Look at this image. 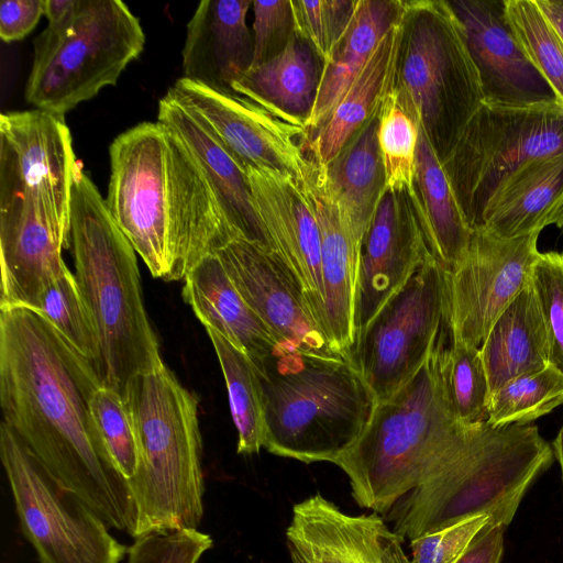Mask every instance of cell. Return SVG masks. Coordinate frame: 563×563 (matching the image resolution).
<instances>
[{"label": "cell", "mask_w": 563, "mask_h": 563, "mask_svg": "<svg viewBox=\"0 0 563 563\" xmlns=\"http://www.w3.org/2000/svg\"><path fill=\"white\" fill-rule=\"evenodd\" d=\"M101 385L93 368L36 310L0 308L2 422L47 473L108 527L137 536L129 481L118 471L92 419Z\"/></svg>", "instance_id": "obj_1"}, {"label": "cell", "mask_w": 563, "mask_h": 563, "mask_svg": "<svg viewBox=\"0 0 563 563\" xmlns=\"http://www.w3.org/2000/svg\"><path fill=\"white\" fill-rule=\"evenodd\" d=\"M443 332L418 372L376 402L358 439L333 464L349 477L355 503L387 514L442 463L468 444L484 423L463 424L445 397L440 371Z\"/></svg>", "instance_id": "obj_2"}, {"label": "cell", "mask_w": 563, "mask_h": 563, "mask_svg": "<svg viewBox=\"0 0 563 563\" xmlns=\"http://www.w3.org/2000/svg\"><path fill=\"white\" fill-rule=\"evenodd\" d=\"M70 243L75 278L101 349V385L122 396L130 380L163 361L142 298L135 251L81 169L73 187Z\"/></svg>", "instance_id": "obj_3"}, {"label": "cell", "mask_w": 563, "mask_h": 563, "mask_svg": "<svg viewBox=\"0 0 563 563\" xmlns=\"http://www.w3.org/2000/svg\"><path fill=\"white\" fill-rule=\"evenodd\" d=\"M552 445L532 423L492 427L442 463L387 512L404 539L478 515L506 527L531 487L552 465Z\"/></svg>", "instance_id": "obj_4"}, {"label": "cell", "mask_w": 563, "mask_h": 563, "mask_svg": "<svg viewBox=\"0 0 563 563\" xmlns=\"http://www.w3.org/2000/svg\"><path fill=\"white\" fill-rule=\"evenodd\" d=\"M254 364L264 401V449L272 454L333 463L375 409L374 394L347 358L282 347Z\"/></svg>", "instance_id": "obj_5"}, {"label": "cell", "mask_w": 563, "mask_h": 563, "mask_svg": "<svg viewBox=\"0 0 563 563\" xmlns=\"http://www.w3.org/2000/svg\"><path fill=\"white\" fill-rule=\"evenodd\" d=\"M137 445L129 481L137 537L197 529L203 516L202 442L198 399L163 363L134 376L124 393Z\"/></svg>", "instance_id": "obj_6"}, {"label": "cell", "mask_w": 563, "mask_h": 563, "mask_svg": "<svg viewBox=\"0 0 563 563\" xmlns=\"http://www.w3.org/2000/svg\"><path fill=\"white\" fill-rule=\"evenodd\" d=\"M139 19L120 0H77L71 13L34 41L29 103L63 115L117 84L143 52Z\"/></svg>", "instance_id": "obj_7"}, {"label": "cell", "mask_w": 563, "mask_h": 563, "mask_svg": "<svg viewBox=\"0 0 563 563\" xmlns=\"http://www.w3.org/2000/svg\"><path fill=\"white\" fill-rule=\"evenodd\" d=\"M395 87L444 162L484 102L478 70L449 2L408 3Z\"/></svg>", "instance_id": "obj_8"}, {"label": "cell", "mask_w": 563, "mask_h": 563, "mask_svg": "<svg viewBox=\"0 0 563 563\" xmlns=\"http://www.w3.org/2000/svg\"><path fill=\"white\" fill-rule=\"evenodd\" d=\"M563 153V102H483L443 162L472 229L501 185L526 164Z\"/></svg>", "instance_id": "obj_9"}, {"label": "cell", "mask_w": 563, "mask_h": 563, "mask_svg": "<svg viewBox=\"0 0 563 563\" xmlns=\"http://www.w3.org/2000/svg\"><path fill=\"white\" fill-rule=\"evenodd\" d=\"M0 459L25 539L40 563H120L124 544L77 495L63 488L1 422Z\"/></svg>", "instance_id": "obj_10"}, {"label": "cell", "mask_w": 563, "mask_h": 563, "mask_svg": "<svg viewBox=\"0 0 563 563\" xmlns=\"http://www.w3.org/2000/svg\"><path fill=\"white\" fill-rule=\"evenodd\" d=\"M445 269L429 254L354 342L350 361L376 402L405 385L433 351L444 322Z\"/></svg>", "instance_id": "obj_11"}, {"label": "cell", "mask_w": 563, "mask_h": 563, "mask_svg": "<svg viewBox=\"0 0 563 563\" xmlns=\"http://www.w3.org/2000/svg\"><path fill=\"white\" fill-rule=\"evenodd\" d=\"M109 155V213L151 274L170 282L166 129L140 123L113 140Z\"/></svg>", "instance_id": "obj_12"}, {"label": "cell", "mask_w": 563, "mask_h": 563, "mask_svg": "<svg viewBox=\"0 0 563 563\" xmlns=\"http://www.w3.org/2000/svg\"><path fill=\"white\" fill-rule=\"evenodd\" d=\"M539 234L505 239L473 229L463 262L445 271L444 323L451 341L482 345L497 318L529 283L540 253Z\"/></svg>", "instance_id": "obj_13"}, {"label": "cell", "mask_w": 563, "mask_h": 563, "mask_svg": "<svg viewBox=\"0 0 563 563\" xmlns=\"http://www.w3.org/2000/svg\"><path fill=\"white\" fill-rule=\"evenodd\" d=\"M80 169L63 115L37 108L0 115V200L29 197L70 232Z\"/></svg>", "instance_id": "obj_14"}, {"label": "cell", "mask_w": 563, "mask_h": 563, "mask_svg": "<svg viewBox=\"0 0 563 563\" xmlns=\"http://www.w3.org/2000/svg\"><path fill=\"white\" fill-rule=\"evenodd\" d=\"M167 95L196 117L244 168L300 176L307 162L298 141L306 139L302 124L274 115L242 96L218 92L184 77Z\"/></svg>", "instance_id": "obj_15"}, {"label": "cell", "mask_w": 563, "mask_h": 563, "mask_svg": "<svg viewBox=\"0 0 563 563\" xmlns=\"http://www.w3.org/2000/svg\"><path fill=\"white\" fill-rule=\"evenodd\" d=\"M214 253L240 295L283 346L317 356L343 357L333 350L299 284L275 253L242 239L232 240Z\"/></svg>", "instance_id": "obj_16"}, {"label": "cell", "mask_w": 563, "mask_h": 563, "mask_svg": "<svg viewBox=\"0 0 563 563\" xmlns=\"http://www.w3.org/2000/svg\"><path fill=\"white\" fill-rule=\"evenodd\" d=\"M411 192L385 191L363 239L355 277L354 342L431 254Z\"/></svg>", "instance_id": "obj_17"}, {"label": "cell", "mask_w": 563, "mask_h": 563, "mask_svg": "<svg viewBox=\"0 0 563 563\" xmlns=\"http://www.w3.org/2000/svg\"><path fill=\"white\" fill-rule=\"evenodd\" d=\"M245 172L271 250L294 275L311 314L325 334L321 235L311 202L299 180L290 174L251 166Z\"/></svg>", "instance_id": "obj_18"}, {"label": "cell", "mask_w": 563, "mask_h": 563, "mask_svg": "<svg viewBox=\"0 0 563 563\" xmlns=\"http://www.w3.org/2000/svg\"><path fill=\"white\" fill-rule=\"evenodd\" d=\"M404 541L379 514L347 515L320 494L294 506L286 530L291 563H412Z\"/></svg>", "instance_id": "obj_19"}, {"label": "cell", "mask_w": 563, "mask_h": 563, "mask_svg": "<svg viewBox=\"0 0 563 563\" xmlns=\"http://www.w3.org/2000/svg\"><path fill=\"white\" fill-rule=\"evenodd\" d=\"M70 232L29 197L0 200V308L35 309L43 291L67 267Z\"/></svg>", "instance_id": "obj_20"}, {"label": "cell", "mask_w": 563, "mask_h": 563, "mask_svg": "<svg viewBox=\"0 0 563 563\" xmlns=\"http://www.w3.org/2000/svg\"><path fill=\"white\" fill-rule=\"evenodd\" d=\"M449 4L478 70L485 102L528 104L558 99L516 40L504 0H453Z\"/></svg>", "instance_id": "obj_21"}, {"label": "cell", "mask_w": 563, "mask_h": 563, "mask_svg": "<svg viewBox=\"0 0 563 563\" xmlns=\"http://www.w3.org/2000/svg\"><path fill=\"white\" fill-rule=\"evenodd\" d=\"M297 179L311 202L321 235L325 334L333 350L350 360L356 267L364 238L332 195L318 162L307 158Z\"/></svg>", "instance_id": "obj_22"}, {"label": "cell", "mask_w": 563, "mask_h": 563, "mask_svg": "<svg viewBox=\"0 0 563 563\" xmlns=\"http://www.w3.org/2000/svg\"><path fill=\"white\" fill-rule=\"evenodd\" d=\"M169 164L170 282L184 279L205 255L235 236L218 200L181 139L166 128Z\"/></svg>", "instance_id": "obj_23"}, {"label": "cell", "mask_w": 563, "mask_h": 563, "mask_svg": "<svg viewBox=\"0 0 563 563\" xmlns=\"http://www.w3.org/2000/svg\"><path fill=\"white\" fill-rule=\"evenodd\" d=\"M251 0H203L187 24L184 78L236 95L233 84L251 68L253 35L246 24Z\"/></svg>", "instance_id": "obj_24"}, {"label": "cell", "mask_w": 563, "mask_h": 563, "mask_svg": "<svg viewBox=\"0 0 563 563\" xmlns=\"http://www.w3.org/2000/svg\"><path fill=\"white\" fill-rule=\"evenodd\" d=\"M157 121L187 146L235 236L272 252L257 218L245 168L211 132L169 95L158 104Z\"/></svg>", "instance_id": "obj_25"}, {"label": "cell", "mask_w": 563, "mask_h": 563, "mask_svg": "<svg viewBox=\"0 0 563 563\" xmlns=\"http://www.w3.org/2000/svg\"><path fill=\"white\" fill-rule=\"evenodd\" d=\"M183 297L197 318L241 349L254 362L285 347L240 295L216 253L186 274Z\"/></svg>", "instance_id": "obj_26"}, {"label": "cell", "mask_w": 563, "mask_h": 563, "mask_svg": "<svg viewBox=\"0 0 563 563\" xmlns=\"http://www.w3.org/2000/svg\"><path fill=\"white\" fill-rule=\"evenodd\" d=\"M407 2L356 0L352 16L325 62L322 63L316 101L305 121L308 141L364 68L386 33L406 14Z\"/></svg>", "instance_id": "obj_27"}, {"label": "cell", "mask_w": 563, "mask_h": 563, "mask_svg": "<svg viewBox=\"0 0 563 563\" xmlns=\"http://www.w3.org/2000/svg\"><path fill=\"white\" fill-rule=\"evenodd\" d=\"M418 125L415 189L411 192L428 249L445 271L466 256L473 229L459 203L443 162Z\"/></svg>", "instance_id": "obj_28"}, {"label": "cell", "mask_w": 563, "mask_h": 563, "mask_svg": "<svg viewBox=\"0 0 563 563\" xmlns=\"http://www.w3.org/2000/svg\"><path fill=\"white\" fill-rule=\"evenodd\" d=\"M405 18L406 14L382 38L328 121L307 141L312 153L311 158L319 164L327 165L341 152L350 139L377 112L383 99L395 86Z\"/></svg>", "instance_id": "obj_29"}, {"label": "cell", "mask_w": 563, "mask_h": 563, "mask_svg": "<svg viewBox=\"0 0 563 563\" xmlns=\"http://www.w3.org/2000/svg\"><path fill=\"white\" fill-rule=\"evenodd\" d=\"M317 58L312 46L295 31L277 55L250 68L234 82L233 91L274 115L303 125L320 81Z\"/></svg>", "instance_id": "obj_30"}, {"label": "cell", "mask_w": 563, "mask_h": 563, "mask_svg": "<svg viewBox=\"0 0 563 563\" xmlns=\"http://www.w3.org/2000/svg\"><path fill=\"white\" fill-rule=\"evenodd\" d=\"M479 351L490 396L510 379L550 365L548 332L530 280L497 318Z\"/></svg>", "instance_id": "obj_31"}, {"label": "cell", "mask_w": 563, "mask_h": 563, "mask_svg": "<svg viewBox=\"0 0 563 563\" xmlns=\"http://www.w3.org/2000/svg\"><path fill=\"white\" fill-rule=\"evenodd\" d=\"M563 191V153L534 159L512 174L488 202L479 228L505 239L541 232Z\"/></svg>", "instance_id": "obj_32"}, {"label": "cell", "mask_w": 563, "mask_h": 563, "mask_svg": "<svg viewBox=\"0 0 563 563\" xmlns=\"http://www.w3.org/2000/svg\"><path fill=\"white\" fill-rule=\"evenodd\" d=\"M378 110L330 163L320 164L332 195L363 238L386 188Z\"/></svg>", "instance_id": "obj_33"}, {"label": "cell", "mask_w": 563, "mask_h": 563, "mask_svg": "<svg viewBox=\"0 0 563 563\" xmlns=\"http://www.w3.org/2000/svg\"><path fill=\"white\" fill-rule=\"evenodd\" d=\"M223 373L239 454L264 449L265 416L262 387L254 362L217 331L206 328Z\"/></svg>", "instance_id": "obj_34"}, {"label": "cell", "mask_w": 563, "mask_h": 563, "mask_svg": "<svg viewBox=\"0 0 563 563\" xmlns=\"http://www.w3.org/2000/svg\"><path fill=\"white\" fill-rule=\"evenodd\" d=\"M34 310L93 368L100 380L102 362L98 333L69 268L43 291Z\"/></svg>", "instance_id": "obj_35"}, {"label": "cell", "mask_w": 563, "mask_h": 563, "mask_svg": "<svg viewBox=\"0 0 563 563\" xmlns=\"http://www.w3.org/2000/svg\"><path fill=\"white\" fill-rule=\"evenodd\" d=\"M440 371L454 417L467 426L487 421L490 390L479 347L460 341L442 345Z\"/></svg>", "instance_id": "obj_36"}, {"label": "cell", "mask_w": 563, "mask_h": 563, "mask_svg": "<svg viewBox=\"0 0 563 563\" xmlns=\"http://www.w3.org/2000/svg\"><path fill=\"white\" fill-rule=\"evenodd\" d=\"M563 404V374L552 365L515 377L492 394L487 423L528 424Z\"/></svg>", "instance_id": "obj_37"}, {"label": "cell", "mask_w": 563, "mask_h": 563, "mask_svg": "<svg viewBox=\"0 0 563 563\" xmlns=\"http://www.w3.org/2000/svg\"><path fill=\"white\" fill-rule=\"evenodd\" d=\"M377 140L385 170V191H413L418 125L400 103L395 86L379 106Z\"/></svg>", "instance_id": "obj_38"}, {"label": "cell", "mask_w": 563, "mask_h": 563, "mask_svg": "<svg viewBox=\"0 0 563 563\" xmlns=\"http://www.w3.org/2000/svg\"><path fill=\"white\" fill-rule=\"evenodd\" d=\"M507 22L533 67L563 102V42L534 0H504Z\"/></svg>", "instance_id": "obj_39"}, {"label": "cell", "mask_w": 563, "mask_h": 563, "mask_svg": "<svg viewBox=\"0 0 563 563\" xmlns=\"http://www.w3.org/2000/svg\"><path fill=\"white\" fill-rule=\"evenodd\" d=\"M90 408L99 437L112 462L131 481L137 470V445L124 397L100 385L91 397Z\"/></svg>", "instance_id": "obj_40"}, {"label": "cell", "mask_w": 563, "mask_h": 563, "mask_svg": "<svg viewBox=\"0 0 563 563\" xmlns=\"http://www.w3.org/2000/svg\"><path fill=\"white\" fill-rule=\"evenodd\" d=\"M549 340L550 365L563 374V253H539L530 275Z\"/></svg>", "instance_id": "obj_41"}, {"label": "cell", "mask_w": 563, "mask_h": 563, "mask_svg": "<svg viewBox=\"0 0 563 563\" xmlns=\"http://www.w3.org/2000/svg\"><path fill=\"white\" fill-rule=\"evenodd\" d=\"M355 1H292L295 31L314 49L323 63L343 34Z\"/></svg>", "instance_id": "obj_42"}, {"label": "cell", "mask_w": 563, "mask_h": 563, "mask_svg": "<svg viewBox=\"0 0 563 563\" xmlns=\"http://www.w3.org/2000/svg\"><path fill=\"white\" fill-rule=\"evenodd\" d=\"M212 543L198 529L150 532L135 538L128 563H198Z\"/></svg>", "instance_id": "obj_43"}, {"label": "cell", "mask_w": 563, "mask_h": 563, "mask_svg": "<svg viewBox=\"0 0 563 563\" xmlns=\"http://www.w3.org/2000/svg\"><path fill=\"white\" fill-rule=\"evenodd\" d=\"M492 520V515H478L410 540L411 562H454Z\"/></svg>", "instance_id": "obj_44"}, {"label": "cell", "mask_w": 563, "mask_h": 563, "mask_svg": "<svg viewBox=\"0 0 563 563\" xmlns=\"http://www.w3.org/2000/svg\"><path fill=\"white\" fill-rule=\"evenodd\" d=\"M253 62L256 67L277 55L295 33L292 1H253Z\"/></svg>", "instance_id": "obj_45"}, {"label": "cell", "mask_w": 563, "mask_h": 563, "mask_svg": "<svg viewBox=\"0 0 563 563\" xmlns=\"http://www.w3.org/2000/svg\"><path fill=\"white\" fill-rule=\"evenodd\" d=\"M44 14V0H4L0 3V37L3 42L26 36Z\"/></svg>", "instance_id": "obj_46"}, {"label": "cell", "mask_w": 563, "mask_h": 563, "mask_svg": "<svg viewBox=\"0 0 563 563\" xmlns=\"http://www.w3.org/2000/svg\"><path fill=\"white\" fill-rule=\"evenodd\" d=\"M506 528L492 520L452 563H501Z\"/></svg>", "instance_id": "obj_47"}, {"label": "cell", "mask_w": 563, "mask_h": 563, "mask_svg": "<svg viewBox=\"0 0 563 563\" xmlns=\"http://www.w3.org/2000/svg\"><path fill=\"white\" fill-rule=\"evenodd\" d=\"M563 42V0H534Z\"/></svg>", "instance_id": "obj_48"}, {"label": "cell", "mask_w": 563, "mask_h": 563, "mask_svg": "<svg viewBox=\"0 0 563 563\" xmlns=\"http://www.w3.org/2000/svg\"><path fill=\"white\" fill-rule=\"evenodd\" d=\"M554 224L563 232V191L551 206L545 218V225Z\"/></svg>", "instance_id": "obj_49"}, {"label": "cell", "mask_w": 563, "mask_h": 563, "mask_svg": "<svg viewBox=\"0 0 563 563\" xmlns=\"http://www.w3.org/2000/svg\"><path fill=\"white\" fill-rule=\"evenodd\" d=\"M552 450L554 454V459L559 463L560 471H561V478L563 484V423L555 437V439L552 442Z\"/></svg>", "instance_id": "obj_50"}]
</instances>
